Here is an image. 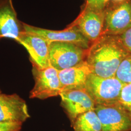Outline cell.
Returning <instances> with one entry per match:
<instances>
[{
  "label": "cell",
  "mask_w": 131,
  "mask_h": 131,
  "mask_svg": "<svg viewBox=\"0 0 131 131\" xmlns=\"http://www.w3.org/2000/svg\"><path fill=\"white\" fill-rule=\"evenodd\" d=\"M109 2V0H89L85 3L97 8L105 9Z\"/></svg>",
  "instance_id": "19"
},
{
  "label": "cell",
  "mask_w": 131,
  "mask_h": 131,
  "mask_svg": "<svg viewBox=\"0 0 131 131\" xmlns=\"http://www.w3.org/2000/svg\"><path fill=\"white\" fill-rule=\"evenodd\" d=\"M17 42L28 52L32 66L39 69L51 66L49 60L50 43L45 38L34 34L25 32Z\"/></svg>",
  "instance_id": "10"
},
{
  "label": "cell",
  "mask_w": 131,
  "mask_h": 131,
  "mask_svg": "<svg viewBox=\"0 0 131 131\" xmlns=\"http://www.w3.org/2000/svg\"><path fill=\"white\" fill-rule=\"evenodd\" d=\"M90 73L91 71L85 61L74 67L58 71L61 91L84 89Z\"/></svg>",
  "instance_id": "13"
},
{
  "label": "cell",
  "mask_w": 131,
  "mask_h": 131,
  "mask_svg": "<svg viewBox=\"0 0 131 131\" xmlns=\"http://www.w3.org/2000/svg\"><path fill=\"white\" fill-rule=\"evenodd\" d=\"M24 26L25 32L37 35L50 43L56 41L69 42L85 49H88L91 44L75 26L70 24L62 30H52L39 28L25 23H24Z\"/></svg>",
  "instance_id": "9"
},
{
  "label": "cell",
  "mask_w": 131,
  "mask_h": 131,
  "mask_svg": "<svg viewBox=\"0 0 131 131\" xmlns=\"http://www.w3.org/2000/svg\"><path fill=\"white\" fill-rule=\"evenodd\" d=\"M115 77L124 84L131 83V53L122 61Z\"/></svg>",
  "instance_id": "15"
},
{
  "label": "cell",
  "mask_w": 131,
  "mask_h": 131,
  "mask_svg": "<svg viewBox=\"0 0 131 131\" xmlns=\"http://www.w3.org/2000/svg\"></svg>",
  "instance_id": "23"
},
{
  "label": "cell",
  "mask_w": 131,
  "mask_h": 131,
  "mask_svg": "<svg viewBox=\"0 0 131 131\" xmlns=\"http://www.w3.org/2000/svg\"><path fill=\"white\" fill-rule=\"evenodd\" d=\"M130 53L119 36L103 35L91 44L85 61L91 73L110 78L115 77L119 66Z\"/></svg>",
  "instance_id": "1"
},
{
  "label": "cell",
  "mask_w": 131,
  "mask_h": 131,
  "mask_svg": "<svg viewBox=\"0 0 131 131\" xmlns=\"http://www.w3.org/2000/svg\"><path fill=\"white\" fill-rule=\"evenodd\" d=\"M104 9L96 8L84 3L77 18L70 24L91 43L103 34Z\"/></svg>",
  "instance_id": "5"
},
{
  "label": "cell",
  "mask_w": 131,
  "mask_h": 131,
  "mask_svg": "<svg viewBox=\"0 0 131 131\" xmlns=\"http://www.w3.org/2000/svg\"><path fill=\"white\" fill-rule=\"evenodd\" d=\"M61 106L70 121L71 125L80 115L95 110L96 104L84 88L61 91Z\"/></svg>",
  "instance_id": "8"
},
{
  "label": "cell",
  "mask_w": 131,
  "mask_h": 131,
  "mask_svg": "<svg viewBox=\"0 0 131 131\" xmlns=\"http://www.w3.org/2000/svg\"><path fill=\"white\" fill-rule=\"evenodd\" d=\"M131 28V0L110 1L104 9L103 35L120 36Z\"/></svg>",
  "instance_id": "3"
},
{
  "label": "cell",
  "mask_w": 131,
  "mask_h": 131,
  "mask_svg": "<svg viewBox=\"0 0 131 131\" xmlns=\"http://www.w3.org/2000/svg\"><path fill=\"white\" fill-rule=\"evenodd\" d=\"M88 49L75 44L52 42L49 46L50 66L58 71L78 65L85 61Z\"/></svg>",
  "instance_id": "4"
},
{
  "label": "cell",
  "mask_w": 131,
  "mask_h": 131,
  "mask_svg": "<svg viewBox=\"0 0 131 131\" xmlns=\"http://www.w3.org/2000/svg\"><path fill=\"white\" fill-rule=\"evenodd\" d=\"M124 84L116 77L103 78L90 73L84 89L96 105H106L118 102Z\"/></svg>",
  "instance_id": "2"
},
{
  "label": "cell",
  "mask_w": 131,
  "mask_h": 131,
  "mask_svg": "<svg viewBox=\"0 0 131 131\" xmlns=\"http://www.w3.org/2000/svg\"><path fill=\"white\" fill-rule=\"evenodd\" d=\"M71 126L74 131H102L100 119L94 110L80 115Z\"/></svg>",
  "instance_id": "14"
},
{
  "label": "cell",
  "mask_w": 131,
  "mask_h": 131,
  "mask_svg": "<svg viewBox=\"0 0 131 131\" xmlns=\"http://www.w3.org/2000/svg\"><path fill=\"white\" fill-rule=\"evenodd\" d=\"M1 93V90H0V94Z\"/></svg>",
  "instance_id": "22"
},
{
  "label": "cell",
  "mask_w": 131,
  "mask_h": 131,
  "mask_svg": "<svg viewBox=\"0 0 131 131\" xmlns=\"http://www.w3.org/2000/svg\"><path fill=\"white\" fill-rule=\"evenodd\" d=\"M118 103L131 115V83L124 84L118 100Z\"/></svg>",
  "instance_id": "16"
},
{
  "label": "cell",
  "mask_w": 131,
  "mask_h": 131,
  "mask_svg": "<svg viewBox=\"0 0 131 131\" xmlns=\"http://www.w3.org/2000/svg\"><path fill=\"white\" fill-rule=\"evenodd\" d=\"M23 123L0 122V131H20Z\"/></svg>",
  "instance_id": "17"
},
{
  "label": "cell",
  "mask_w": 131,
  "mask_h": 131,
  "mask_svg": "<svg viewBox=\"0 0 131 131\" xmlns=\"http://www.w3.org/2000/svg\"><path fill=\"white\" fill-rule=\"evenodd\" d=\"M124 0H109L110 1H112V2H121V1H123Z\"/></svg>",
  "instance_id": "20"
},
{
  "label": "cell",
  "mask_w": 131,
  "mask_h": 131,
  "mask_svg": "<svg viewBox=\"0 0 131 131\" xmlns=\"http://www.w3.org/2000/svg\"><path fill=\"white\" fill-rule=\"evenodd\" d=\"M25 30L18 18L13 0H0V39L8 38L17 41Z\"/></svg>",
  "instance_id": "11"
},
{
  "label": "cell",
  "mask_w": 131,
  "mask_h": 131,
  "mask_svg": "<svg viewBox=\"0 0 131 131\" xmlns=\"http://www.w3.org/2000/svg\"><path fill=\"white\" fill-rule=\"evenodd\" d=\"M30 117L27 104L18 95L0 94V122L23 123Z\"/></svg>",
  "instance_id": "12"
},
{
  "label": "cell",
  "mask_w": 131,
  "mask_h": 131,
  "mask_svg": "<svg viewBox=\"0 0 131 131\" xmlns=\"http://www.w3.org/2000/svg\"><path fill=\"white\" fill-rule=\"evenodd\" d=\"M94 111L100 119L102 131H131V115L118 102L96 105Z\"/></svg>",
  "instance_id": "7"
},
{
  "label": "cell",
  "mask_w": 131,
  "mask_h": 131,
  "mask_svg": "<svg viewBox=\"0 0 131 131\" xmlns=\"http://www.w3.org/2000/svg\"><path fill=\"white\" fill-rule=\"evenodd\" d=\"M32 71L35 84L30 98L44 100L59 95L61 89L58 70L51 66L39 69L33 66Z\"/></svg>",
  "instance_id": "6"
},
{
  "label": "cell",
  "mask_w": 131,
  "mask_h": 131,
  "mask_svg": "<svg viewBox=\"0 0 131 131\" xmlns=\"http://www.w3.org/2000/svg\"><path fill=\"white\" fill-rule=\"evenodd\" d=\"M119 36L124 46L131 53V28Z\"/></svg>",
  "instance_id": "18"
},
{
  "label": "cell",
  "mask_w": 131,
  "mask_h": 131,
  "mask_svg": "<svg viewBox=\"0 0 131 131\" xmlns=\"http://www.w3.org/2000/svg\"><path fill=\"white\" fill-rule=\"evenodd\" d=\"M85 2H86V1H89V0H84Z\"/></svg>",
  "instance_id": "21"
}]
</instances>
